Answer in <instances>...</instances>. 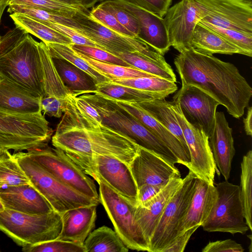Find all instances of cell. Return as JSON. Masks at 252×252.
<instances>
[{"instance_id": "cell-1", "label": "cell", "mask_w": 252, "mask_h": 252, "mask_svg": "<svg viewBox=\"0 0 252 252\" xmlns=\"http://www.w3.org/2000/svg\"><path fill=\"white\" fill-rule=\"evenodd\" d=\"M174 63L182 85L202 90L235 118L243 115L252 96V89L233 64L192 47L180 53Z\"/></svg>"}, {"instance_id": "cell-2", "label": "cell", "mask_w": 252, "mask_h": 252, "mask_svg": "<svg viewBox=\"0 0 252 252\" xmlns=\"http://www.w3.org/2000/svg\"><path fill=\"white\" fill-rule=\"evenodd\" d=\"M51 141L55 148L66 154L110 156L129 165L139 148L123 133L90 121L67 99Z\"/></svg>"}, {"instance_id": "cell-3", "label": "cell", "mask_w": 252, "mask_h": 252, "mask_svg": "<svg viewBox=\"0 0 252 252\" xmlns=\"http://www.w3.org/2000/svg\"><path fill=\"white\" fill-rule=\"evenodd\" d=\"M38 42L16 26L0 36V75L42 97L43 78Z\"/></svg>"}, {"instance_id": "cell-4", "label": "cell", "mask_w": 252, "mask_h": 252, "mask_svg": "<svg viewBox=\"0 0 252 252\" xmlns=\"http://www.w3.org/2000/svg\"><path fill=\"white\" fill-rule=\"evenodd\" d=\"M77 93L99 112L102 123L130 138L138 146L150 151L168 161L179 163L177 157L158 137L113 99L97 91Z\"/></svg>"}, {"instance_id": "cell-5", "label": "cell", "mask_w": 252, "mask_h": 252, "mask_svg": "<svg viewBox=\"0 0 252 252\" xmlns=\"http://www.w3.org/2000/svg\"><path fill=\"white\" fill-rule=\"evenodd\" d=\"M52 133L42 112L20 113L0 107V150L20 152L43 148Z\"/></svg>"}, {"instance_id": "cell-6", "label": "cell", "mask_w": 252, "mask_h": 252, "mask_svg": "<svg viewBox=\"0 0 252 252\" xmlns=\"http://www.w3.org/2000/svg\"><path fill=\"white\" fill-rule=\"evenodd\" d=\"M60 213L30 214L5 208L0 212V230L22 247L58 239L62 230Z\"/></svg>"}, {"instance_id": "cell-7", "label": "cell", "mask_w": 252, "mask_h": 252, "mask_svg": "<svg viewBox=\"0 0 252 252\" xmlns=\"http://www.w3.org/2000/svg\"><path fill=\"white\" fill-rule=\"evenodd\" d=\"M14 155L31 185L47 200L55 211L61 214L71 209L99 203L61 182L31 158L26 152L20 151Z\"/></svg>"}, {"instance_id": "cell-8", "label": "cell", "mask_w": 252, "mask_h": 252, "mask_svg": "<svg viewBox=\"0 0 252 252\" xmlns=\"http://www.w3.org/2000/svg\"><path fill=\"white\" fill-rule=\"evenodd\" d=\"M66 154L98 183H103L136 205L138 189L129 165L110 156Z\"/></svg>"}, {"instance_id": "cell-9", "label": "cell", "mask_w": 252, "mask_h": 252, "mask_svg": "<svg viewBox=\"0 0 252 252\" xmlns=\"http://www.w3.org/2000/svg\"><path fill=\"white\" fill-rule=\"evenodd\" d=\"M78 24L83 35L111 53H137L161 63H166L163 56L138 36L131 37L115 32L93 17L90 11H79L72 18Z\"/></svg>"}, {"instance_id": "cell-10", "label": "cell", "mask_w": 252, "mask_h": 252, "mask_svg": "<svg viewBox=\"0 0 252 252\" xmlns=\"http://www.w3.org/2000/svg\"><path fill=\"white\" fill-rule=\"evenodd\" d=\"M26 152L31 158L61 182L100 203L94 181L63 151L47 146Z\"/></svg>"}, {"instance_id": "cell-11", "label": "cell", "mask_w": 252, "mask_h": 252, "mask_svg": "<svg viewBox=\"0 0 252 252\" xmlns=\"http://www.w3.org/2000/svg\"><path fill=\"white\" fill-rule=\"evenodd\" d=\"M99 185L100 202L127 248L148 251L149 244L134 218L135 205L102 182Z\"/></svg>"}, {"instance_id": "cell-12", "label": "cell", "mask_w": 252, "mask_h": 252, "mask_svg": "<svg viewBox=\"0 0 252 252\" xmlns=\"http://www.w3.org/2000/svg\"><path fill=\"white\" fill-rule=\"evenodd\" d=\"M218 197L209 216L202 224L204 230L245 234L249 228L245 220L240 187L225 180L215 184Z\"/></svg>"}, {"instance_id": "cell-13", "label": "cell", "mask_w": 252, "mask_h": 252, "mask_svg": "<svg viewBox=\"0 0 252 252\" xmlns=\"http://www.w3.org/2000/svg\"><path fill=\"white\" fill-rule=\"evenodd\" d=\"M196 177L189 170L169 200L150 239L149 252H162L177 237V226L193 196Z\"/></svg>"}, {"instance_id": "cell-14", "label": "cell", "mask_w": 252, "mask_h": 252, "mask_svg": "<svg viewBox=\"0 0 252 252\" xmlns=\"http://www.w3.org/2000/svg\"><path fill=\"white\" fill-rule=\"evenodd\" d=\"M199 22L252 33V1L248 0H191Z\"/></svg>"}, {"instance_id": "cell-15", "label": "cell", "mask_w": 252, "mask_h": 252, "mask_svg": "<svg viewBox=\"0 0 252 252\" xmlns=\"http://www.w3.org/2000/svg\"><path fill=\"white\" fill-rule=\"evenodd\" d=\"M170 102L189 151L190 161L188 168L197 177L209 184H214L215 175L218 170L208 136L203 130L186 120L176 99L173 98Z\"/></svg>"}, {"instance_id": "cell-16", "label": "cell", "mask_w": 252, "mask_h": 252, "mask_svg": "<svg viewBox=\"0 0 252 252\" xmlns=\"http://www.w3.org/2000/svg\"><path fill=\"white\" fill-rule=\"evenodd\" d=\"M173 98L178 101L186 120L203 130L209 138L214 128L219 102L202 90L191 85H182Z\"/></svg>"}, {"instance_id": "cell-17", "label": "cell", "mask_w": 252, "mask_h": 252, "mask_svg": "<svg viewBox=\"0 0 252 252\" xmlns=\"http://www.w3.org/2000/svg\"><path fill=\"white\" fill-rule=\"evenodd\" d=\"M42 71L43 95L41 99V109L43 115L50 117H62L66 98L70 94L54 65L46 45L38 42Z\"/></svg>"}, {"instance_id": "cell-18", "label": "cell", "mask_w": 252, "mask_h": 252, "mask_svg": "<svg viewBox=\"0 0 252 252\" xmlns=\"http://www.w3.org/2000/svg\"><path fill=\"white\" fill-rule=\"evenodd\" d=\"M129 167L137 189L146 184L165 186L171 178L181 177L174 164L140 147Z\"/></svg>"}, {"instance_id": "cell-19", "label": "cell", "mask_w": 252, "mask_h": 252, "mask_svg": "<svg viewBox=\"0 0 252 252\" xmlns=\"http://www.w3.org/2000/svg\"><path fill=\"white\" fill-rule=\"evenodd\" d=\"M163 18L171 46L181 53L191 47L193 32L199 21L191 0H181L169 7Z\"/></svg>"}, {"instance_id": "cell-20", "label": "cell", "mask_w": 252, "mask_h": 252, "mask_svg": "<svg viewBox=\"0 0 252 252\" xmlns=\"http://www.w3.org/2000/svg\"><path fill=\"white\" fill-rule=\"evenodd\" d=\"M122 8L138 23V36L163 56L171 46L163 18L145 10L128 0H103Z\"/></svg>"}, {"instance_id": "cell-21", "label": "cell", "mask_w": 252, "mask_h": 252, "mask_svg": "<svg viewBox=\"0 0 252 252\" xmlns=\"http://www.w3.org/2000/svg\"><path fill=\"white\" fill-rule=\"evenodd\" d=\"M217 197L215 184L196 177L193 196L177 226V237L191 227L201 226L209 216Z\"/></svg>"}, {"instance_id": "cell-22", "label": "cell", "mask_w": 252, "mask_h": 252, "mask_svg": "<svg viewBox=\"0 0 252 252\" xmlns=\"http://www.w3.org/2000/svg\"><path fill=\"white\" fill-rule=\"evenodd\" d=\"M209 142L218 171L225 180H228L235 149L232 129L222 111L216 112L214 128Z\"/></svg>"}, {"instance_id": "cell-23", "label": "cell", "mask_w": 252, "mask_h": 252, "mask_svg": "<svg viewBox=\"0 0 252 252\" xmlns=\"http://www.w3.org/2000/svg\"><path fill=\"white\" fill-rule=\"evenodd\" d=\"M5 208L30 214H43L54 211L47 200L31 185L23 184L0 189Z\"/></svg>"}, {"instance_id": "cell-24", "label": "cell", "mask_w": 252, "mask_h": 252, "mask_svg": "<svg viewBox=\"0 0 252 252\" xmlns=\"http://www.w3.org/2000/svg\"><path fill=\"white\" fill-rule=\"evenodd\" d=\"M115 100L159 139L177 157L179 163L185 165L187 168L189 167L190 161L189 153L187 151L177 138L167 128L152 117L136 102Z\"/></svg>"}, {"instance_id": "cell-25", "label": "cell", "mask_w": 252, "mask_h": 252, "mask_svg": "<svg viewBox=\"0 0 252 252\" xmlns=\"http://www.w3.org/2000/svg\"><path fill=\"white\" fill-rule=\"evenodd\" d=\"M181 177L171 178L153 198L143 206H135L134 218L149 244L150 239L169 200L183 183Z\"/></svg>"}, {"instance_id": "cell-26", "label": "cell", "mask_w": 252, "mask_h": 252, "mask_svg": "<svg viewBox=\"0 0 252 252\" xmlns=\"http://www.w3.org/2000/svg\"><path fill=\"white\" fill-rule=\"evenodd\" d=\"M97 206H81L62 213V228L58 239L83 245L95 227Z\"/></svg>"}, {"instance_id": "cell-27", "label": "cell", "mask_w": 252, "mask_h": 252, "mask_svg": "<svg viewBox=\"0 0 252 252\" xmlns=\"http://www.w3.org/2000/svg\"><path fill=\"white\" fill-rule=\"evenodd\" d=\"M41 97L0 75V107L20 113L41 112Z\"/></svg>"}, {"instance_id": "cell-28", "label": "cell", "mask_w": 252, "mask_h": 252, "mask_svg": "<svg viewBox=\"0 0 252 252\" xmlns=\"http://www.w3.org/2000/svg\"><path fill=\"white\" fill-rule=\"evenodd\" d=\"M191 47L200 53L209 55L240 54L237 48L199 21L192 33Z\"/></svg>"}, {"instance_id": "cell-29", "label": "cell", "mask_w": 252, "mask_h": 252, "mask_svg": "<svg viewBox=\"0 0 252 252\" xmlns=\"http://www.w3.org/2000/svg\"><path fill=\"white\" fill-rule=\"evenodd\" d=\"M64 85L71 93L96 91V83L88 73L62 58L52 57Z\"/></svg>"}, {"instance_id": "cell-30", "label": "cell", "mask_w": 252, "mask_h": 252, "mask_svg": "<svg viewBox=\"0 0 252 252\" xmlns=\"http://www.w3.org/2000/svg\"><path fill=\"white\" fill-rule=\"evenodd\" d=\"M136 103L175 135L189 153L182 130L173 111L170 101L165 99H155Z\"/></svg>"}, {"instance_id": "cell-31", "label": "cell", "mask_w": 252, "mask_h": 252, "mask_svg": "<svg viewBox=\"0 0 252 252\" xmlns=\"http://www.w3.org/2000/svg\"><path fill=\"white\" fill-rule=\"evenodd\" d=\"M9 16L16 26L37 37L45 44H73L71 40L64 35L27 15L19 13H12L10 14Z\"/></svg>"}, {"instance_id": "cell-32", "label": "cell", "mask_w": 252, "mask_h": 252, "mask_svg": "<svg viewBox=\"0 0 252 252\" xmlns=\"http://www.w3.org/2000/svg\"><path fill=\"white\" fill-rule=\"evenodd\" d=\"M83 245L86 252H127L129 250L118 233L106 226L92 231Z\"/></svg>"}, {"instance_id": "cell-33", "label": "cell", "mask_w": 252, "mask_h": 252, "mask_svg": "<svg viewBox=\"0 0 252 252\" xmlns=\"http://www.w3.org/2000/svg\"><path fill=\"white\" fill-rule=\"evenodd\" d=\"M110 81L147 92L155 96L157 99H165L178 89L176 82L157 76L118 79Z\"/></svg>"}, {"instance_id": "cell-34", "label": "cell", "mask_w": 252, "mask_h": 252, "mask_svg": "<svg viewBox=\"0 0 252 252\" xmlns=\"http://www.w3.org/2000/svg\"><path fill=\"white\" fill-rule=\"evenodd\" d=\"M113 54L126 62L131 67L155 76L176 82V75L167 62H159L137 53H115Z\"/></svg>"}, {"instance_id": "cell-35", "label": "cell", "mask_w": 252, "mask_h": 252, "mask_svg": "<svg viewBox=\"0 0 252 252\" xmlns=\"http://www.w3.org/2000/svg\"><path fill=\"white\" fill-rule=\"evenodd\" d=\"M31 184L17 158L9 150L0 153V189L7 187Z\"/></svg>"}, {"instance_id": "cell-36", "label": "cell", "mask_w": 252, "mask_h": 252, "mask_svg": "<svg viewBox=\"0 0 252 252\" xmlns=\"http://www.w3.org/2000/svg\"><path fill=\"white\" fill-rule=\"evenodd\" d=\"M240 197L243 215L249 229L252 230V151L249 150L243 156L241 163Z\"/></svg>"}, {"instance_id": "cell-37", "label": "cell", "mask_w": 252, "mask_h": 252, "mask_svg": "<svg viewBox=\"0 0 252 252\" xmlns=\"http://www.w3.org/2000/svg\"><path fill=\"white\" fill-rule=\"evenodd\" d=\"M75 51L91 67L108 78L109 80L140 77L155 76L133 67L117 65L98 61L82 53Z\"/></svg>"}, {"instance_id": "cell-38", "label": "cell", "mask_w": 252, "mask_h": 252, "mask_svg": "<svg viewBox=\"0 0 252 252\" xmlns=\"http://www.w3.org/2000/svg\"><path fill=\"white\" fill-rule=\"evenodd\" d=\"M97 92L116 100L139 102L157 99L147 92L108 81L96 84Z\"/></svg>"}, {"instance_id": "cell-39", "label": "cell", "mask_w": 252, "mask_h": 252, "mask_svg": "<svg viewBox=\"0 0 252 252\" xmlns=\"http://www.w3.org/2000/svg\"><path fill=\"white\" fill-rule=\"evenodd\" d=\"M45 44L52 57L62 58L71 63L88 73L93 78L96 84L109 81L108 78L91 67L83 59L76 54L70 45L52 43Z\"/></svg>"}, {"instance_id": "cell-40", "label": "cell", "mask_w": 252, "mask_h": 252, "mask_svg": "<svg viewBox=\"0 0 252 252\" xmlns=\"http://www.w3.org/2000/svg\"><path fill=\"white\" fill-rule=\"evenodd\" d=\"M8 6L7 11L10 14L12 13H21L39 21L63 25L81 30L78 24L71 18L63 16L49 11L24 5L11 4Z\"/></svg>"}, {"instance_id": "cell-41", "label": "cell", "mask_w": 252, "mask_h": 252, "mask_svg": "<svg viewBox=\"0 0 252 252\" xmlns=\"http://www.w3.org/2000/svg\"><path fill=\"white\" fill-rule=\"evenodd\" d=\"M9 5L21 4L43 9L72 18L79 11H87L79 4H69L56 0H8Z\"/></svg>"}, {"instance_id": "cell-42", "label": "cell", "mask_w": 252, "mask_h": 252, "mask_svg": "<svg viewBox=\"0 0 252 252\" xmlns=\"http://www.w3.org/2000/svg\"><path fill=\"white\" fill-rule=\"evenodd\" d=\"M200 23L237 48L240 52V54L250 57L252 56V33Z\"/></svg>"}, {"instance_id": "cell-43", "label": "cell", "mask_w": 252, "mask_h": 252, "mask_svg": "<svg viewBox=\"0 0 252 252\" xmlns=\"http://www.w3.org/2000/svg\"><path fill=\"white\" fill-rule=\"evenodd\" d=\"M24 252H86L83 245L56 239L23 247Z\"/></svg>"}, {"instance_id": "cell-44", "label": "cell", "mask_w": 252, "mask_h": 252, "mask_svg": "<svg viewBox=\"0 0 252 252\" xmlns=\"http://www.w3.org/2000/svg\"><path fill=\"white\" fill-rule=\"evenodd\" d=\"M75 51L82 53L95 60L117 65L131 67L116 55L102 49L86 45H70Z\"/></svg>"}, {"instance_id": "cell-45", "label": "cell", "mask_w": 252, "mask_h": 252, "mask_svg": "<svg viewBox=\"0 0 252 252\" xmlns=\"http://www.w3.org/2000/svg\"><path fill=\"white\" fill-rule=\"evenodd\" d=\"M100 7L112 13L118 22L135 36L139 32V26L136 19L120 7L105 0H100Z\"/></svg>"}, {"instance_id": "cell-46", "label": "cell", "mask_w": 252, "mask_h": 252, "mask_svg": "<svg viewBox=\"0 0 252 252\" xmlns=\"http://www.w3.org/2000/svg\"><path fill=\"white\" fill-rule=\"evenodd\" d=\"M90 14L102 24L115 32L128 36H136L122 26L112 13L103 9L99 5L93 7L90 12Z\"/></svg>"}, {"instance_id": "cell-47", "label": "cell", "mask_w": 252, "mask_h": 252, "mask_svg": "<svg viewBox=\"0 0 252 252\" xmlns=\"http://www.w3.org/2000/svg\"><path fill=\"white\" fill-rule=\"evenodd\" d=\"M40 22L64 35L69 38L74 44L90 46L102 49L97 44L81 33L78 30L63 25Z\"/></svg>"}, {"instance_id": "cell-48", "label": "cell", "mask_w": 252, "mask_h": 252, "mask_svg": "<svg viewBox=\"0 0 252 252\" xmlns=\"http://www.w3.org/2000/svg\"><path fill=\"white\" fill-rule=\"evenodd\" d=\"M138 6L163 18L172 0H128Z\"/></svg>"}, {"instance_id": "cell-49", "label": "cell", "mask_w": 252, "mask_h": 252, "mask_svg": "<svg viewBox=\"0 0 252 252\" xmlns=\"http://www.w3.org/2000/svg\"><path fill=\"white\" fill-rule=\"evenodd\" d=\"M241 244L231 239L210 242L202 249V252H243Z\"/></svg>"}, {"instance_id": "cell-50", "label": "cell", "mask_w": 252, "mask_h": 252, "mask_svg": "<svg viewBox=\"0 0 252 252\" xmlns=\"http://www.w3.org/2000/svg\"><path fill=\"white\" fill-rule=\"evenodd\" d=\"M199 227L196 225L189 228L176 238L174 241L162 252H183L191 236Z\"/></svg>"}, {"instance_id": "cell-51", "label": "cell", "mask_w": 252, "mask_h": 252, "mask_svg": "<svg viewBox=\"0 0 252 252\" xmlns=\"http://www.w3.org/2000/svg\"><path fill=\"white\" fill-rule=\"evenodd\" d=\"M165 186L146 184L139 188L136 206H143L156 196Z\"/></svg>"}, {"instance_id": "cell-52", "label": "cell", "mask_w": 252, "mask_h": 252, "mask_svg": "<svg viewBox=\"0 0 252 252\" xmlns=\"http://www.w3.org/2000/svg\"><path fill=\"white\" fill-rule=\"evenodd\" d=\"M244 129L247 135H252V107H248L247 115L243 120Z\"/></svg>"}, {"instance_id": "cell-53", "label": "cell", "mask_w": 252, "mask_h": 252, "mask_svg": "<svg viewBox=\"0 0 252 252\" xmlns=\"http://www.w3.org/2000/svg\"><path fill=\"white\" fill-rule=\"evenodd\" d=\"M98 0H76L80 5L87 9L89 8L94 7V4Z\"/></svg>"}, {"instance_id": "cell-54", "label": "cell", "mask_w": 252, "mask_h": 252, "mask_svg": "<svg viewBox=\"0 0 252 252\" xmlns=\"http://www.w3.org/2000/svg\"><path fill=\"white\" fill-rule=\"evenodd\" d=\"M9 5L8 0H0V23L5 8Z\"/></svg>"}, {"instance_id": "cell-55", "label": "cell", "mask_w": 252, "mask_h": 252, "mask_svg": "<svg viewBox=\"0 0 252 252\" xmlns=\"http://www.w3.org/2000/svg\"><path fill=\"white\" fill-rule=\"evenodd\" d=\"M61 2L67 3L69 4H79L76 0H56ZM80 5V4H79Z\"/></svg>"}, {"instance_id": "cell-56", "label": "cell", "mask_w": 252, "mask_h": 252, "mask_svg": "<svg viewBox=\"0 0 252 252\" xmlns=\"http://www.w3.org/2000/svg\"><path fill=\"white\" fill-rule=\"evenodd\" d=\"M5 208L0 197V212L3 211Z\"/></svg>"}, {"instance_id": "cell-57", "label": "cell", "mask_w": 252, "mask_h": 252, "mask_svg": "<svg viewBox=\"0 0 252 252\" xmlns=\"http://www.w3.org/2000/svg\"><path fill=\"white\" fill-rule=\"evenodd\" d=\"M1 150H0V153L1 152Z\"/></svg>"}, {"instance_id": "cell-58", "label": "cell", "mask_w": 252, "mask_h": 252, "mask_svg": "<svg viewBox=\"0 0 252 252\" xmlns=\"http://www.w3.org/2000/svg\"></svg>"}]
</instances>
